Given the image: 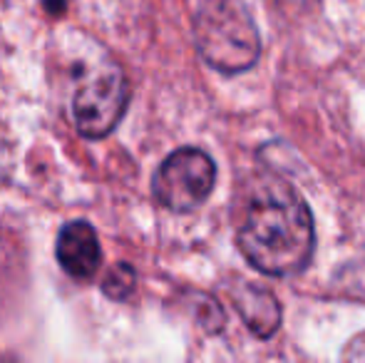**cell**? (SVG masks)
Here are the masks:
<instances>
[{"label":"cell","mask_w":365,"mask_h":363,"mask_svg":"<svg viewBox=\"0 0 365 363\" xmlns=\"http://www.w3.org/2000/svg\"><path fill=\"white\" fill-rule=\"evenodd\" d=\"M236 242L246 262L261 274H301L316 249L313 214L289 184H266L246 207Z\"/></svg>","instance_id":"6da1fadb"},{"label":"cell","mask_w":365,"mask_h":363,"mask_svg":"<svg viewBox=\"0 0 365 363\" xmlns=\"http://www.w3.org/2000/svg\"><path fill=\"white\" fill-rule=\"evenodd\" d=\"M194 43L209 68L239 75L259 63L261 38L239 0H204L194 15Z\"/></svg>","instance_id":"7a4b0ae2"},{"label":"cell","mask_w":365,"mask_h":363,"mask_svg":"<svg viewBox=\"0 0 365 363\" xmlns=\"http://www.w3.org/2000/svg\"><path fill=\"white\" fill-rule=\"evenodd\" d=\"M130 105V83L120 65H102L85 83L77 88L73 97V120L82 137L102 140L107 137Z\"/></svg>","instance_id":"3957f363"},{"label":"cell","mask_w":365,"mask_h":363,"mask_svg":"<svg viewBox=\"0 0 365 363\" xmlns=\"http://www.w3.org/2000/svg\"><path fill=\"white\" fill-rule=\"evenodd\" d=\"M217 182V165L207 152L182 147L159 165L152 180L154 199L169 212H192L209 199Z\"/></svg>","instance_id":"277c9868"},{"label":"cell","mask_w":365,"mask_h":363,"mask_svg":"<svg viewBox=\"0 0 365 363\" xmlns=\"http://www.w3.org/2000/svg\"><path fill=\"white\" fill-rule=\"evenodd\" d=\"M55 254H58L60 267L73 279H90V276L97 274V269L102 264V249L97 232L92 229V224L82 222V219L65 224L60 229Z\"/></svg>","instance_id":"5b68a950"},{"label":"cell","mask_w":365,"mask_h":363,"mask_svg":"<svg viewBox=\"0 0 365 363\" xmlns=\"http://www.w3.org/2000/svg\"><path fill=\"white\" fill-rule=\"evenodd\" d=\"M234 309L259 339H271L281 326V304L269 289L256 284H239L231 291Z\"/></svg>","instance_id":"8992f818"},{"label":"cell","mask_w":365,"mask_h":363,"mask_svg":"<svg viewBox=\"0 0 365 363\" xmlns=\"http://www.w3.org/2000/svg\"><path fill=\"white\" fill-rule=\"evenodd\" d=\"M135 284H137L135 269H132L130 264L120 262L107 272L105 281H102V291H105V296H110V299L122 301L135 291Z\"/></svg>","instance_id":"52a82bcc"},{"label":"cell","mask_w":365,"mask_h":363,"mask_svg":"<svg viewBox=\"0 0 365 363\" xmlns=\"http://www.w3.org/2000/svg\"><path fill=\"white\" fill-rule=\"evenodd\" d=\"M343 359L346 361H365V331L358 336H353L348 341V346L343 349Z\"/></svg>","instance_id":"ba28073f"},{"label":"cell","mask_w":365,"mask_h":363,"mask_svg":"<svg viewBox=\"0 0 365 363\" xmlns=\"http://www.w3.org/2000/svg\"><path fill=\"white\" fill-rule=\"evenodd\" d=\"M48 8L53 10V13H60V10H65V0H48Z\"/></svg>","instance_id":"9c48e42d"}]
</instances>
